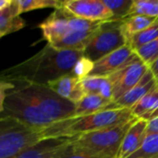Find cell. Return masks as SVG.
<instances>
[{
    "label": "cell",
    "mask_w": 158,
    "mask_h": 158,
    "mask_svg": "<svg viewBox=\"0 0 158 158\" xmlns=\"http://www.w3.org/2000/svg\"><path fill=\"white\" fill-rule=\"evenodd\" d=\"M75 104L62 98L47 85L2 78L0 117H10L29 126L47 128L74 116Z\"/></svg>",
    "instance_id": "6da1fadb"
},
{
    "label": "cell",
    "mask_w": 158,
    "mask_h": 158,
    "mask_svg": "<svg viewBox=\"0 0 158 158\" xmlns=\"http://www.w3.org/2000/svg\"><path fill=\"white\" fill-rule=\"evenodd\" d=\"M82 51L57 50L47 44L27 60L2 72V78L21 80L41 85H48L57 79L71 74Z\"/></svg>",
    "instance_id": "7a4b0ae2"
},
{
    "label": "cell",
    "mask_w": 158,
    "mask_h": 158,
    "mask_svg": "<svg viewBox=\"0 0 158 158\" xmlns=\"http://www.w3.org/2000/svg\"><path fill=\"white\" fill-rule=\"evenodd\" d=\"M134 118L130 108L105 110L83 117H71L57 121L44 128V138L75 137L81 134L117 127L128 123Z\"/></svg>",
    "instance_id": "3957f363"
},
{
    "label": "cell",
    "mask_w": 158,
    "mask_h": 158,
    "mask_svg": "<svg viewBox=\"0 0 158 158\" xmlns=\"http://www.w3.org/2000/svg\"><path fill=\"white\" fill-rule=\"evenodd\" d=\"M135 119L117 127L75 136L71 145L77 151L94 157L118 158L123 140Z\"/></svg>",
    "instance_id": "277c9868"
},
{
    "label": "cell",
    "mask_w": 158,
    "mask_h": 158,
    "mask_svg": "<svg viewBox=\"0 0 158 158\" xmlns=\"http://www.w3.org/2000/svg\"><path fill=\"white\" fill-rule=\"evenodd\" d=\"M43 131L10 117H0V158H14L44 140Z\"/></svg>",
    "instance_id": "5b68a950"
},
{
    "label": "cell",
    "mask_w": 158,
    "mask_h": 158,
    "mask_svg": "<svg viewBox=\"0 0 158 158\" xmlns=\"http://www.w3.org/2000/svg\"><path fill=\"white\" fill-rule=\"evenodd\" d=\"M126 44L128 40L122 30V20H106L96 31L83 54L95 62Z\"/></svg>",
    "instance_id": "8992f818"
},
{
    "label": "cell",
    "mask_w": 158,
    "mask_h": 158,
    "mask_svg": "<svg viewBox=\"0 0 158 158\" xmlns=\"http://www.w3.org/2000/svg\"><path fill=\"white\" fill-rule=\"evenodd\" d=\"M148 69L149 66L145 64L137 55L125 66L110 75L108 79L113 88L114 102L135 86Z\"/></svg>",
    "instance_id": "52a82bcc"
},
{
    "label": "cell",
    "mask_w": 158,
    "mask_h": 158,
    "mask_svg": "<svg viewBox=\"0 0 158 158\" xmlns=\"http://www.w3.org/2000/svg\"><path fill=\"white\" fill-rule=\"evenodd\" d=\"M62 7L73 17L87 20L106 21L113 18L104 0H65Z\"/></svg>",
    "instance_id": "ba28073f"
},
{
    "label": "cell",
    "mask_w": 158,
    "mask_h": 158,
    "mask_svg": "<svg viewBox=\"0 0 158 158\" xmlns=\"http://www.w3.org/2000/svg\"><path fill=\"white\" fill-rule=\"evenodd\" d=\"M74 137L46 138L27 148L14 158H60Z\"/></svg>",
    "instance_id": "9c48e42d"
},
{
    "label": "cell",
    "mask_w": 158,
    "mask_h": 158,
    "mask_svg": "<svg viewBox=\"0 0 158 158\" xmlns=\"http://www.w3.org/2000/svg\"><path fill=\"white\" fill-rule=\"evenodd\" d=\"M136 56L137 54L134 49L128 44L95 61L94 69L90 75L98 77H109L118 71L120 68L125 66Z\"/></svg>",
    "instance_id": "30bf717a"
},
{
    "label": "cell",
    "mask_w": 158,
    "mask_h": 158,
    "mask_svg": "<svg viewBox=\"0 0 158 158\" xmlns=\"http://www.w3.org/2000/svg\"><path fill=\"white\" fill-rule=\"evenodd\" d=\"M69 17L70 14L61 6L59 8L55 9L50 17L39 25L47 44L56 42L71 31L69 27Z\"/></svg>",
    "instance_id": "8fae6325"
},
{
    "label": "cell",
    "mask_w": 158,
    "mask_h": 158,
    "mask_svg": "<svg viewBox=\"0 0 158 158\" xmlns=\"http://www.w3.org/2000/svg\"><path fill=\"white\" fill-rule=\"evenodd\" d=\"M47 86L62 98L74 104L80 102L86 95L81 84V80L71 74L63 76L50 82Z\"/></svg>",
    "instance_id": "7c38bea8"
},
{
    "label": "cell",
    "mask_w": 158,
    "mask_h": 158,
    "mask_svg": "<svg viewBox=\"0 0 158 158\" xmlns=\"http://www.w3.org/2000/svg\"><path fill=\"white\" fill-rule=\"evenodd\" d=\"M148 121L136 118L130 127L121 144L118 158H127L136 152L147 135Z\"/></svg>",
    "instance_id": "4fadbf2b"
},
{
    "label": "cell",
    "mask_w": 158,
    "mask_h": 158,
    "mask_svg": "<svg viewBox=\"0 0 158 158\" xmlns=\"http://www.w3.org/2000/svg\"><path fill=\"white\" fill-rule=\"evenodd\" d=\"M121 108L119 106L100 94H86L80 102L75 104V111L73 117H83L95 114L105 110Z\"/></svg>",
    "instance_id": "5bb4252c"
},
{
    "label": "cell",
    "mask_w": 158,
    "mask_h": 158,
    "mask_svg": "<svg viewBox=\"0 0 158 158\" xmlns=\"http://www.w3.org/2000/svg\"><path fill=\"white\" fill-rule=\"evenodd\" d=\"M157 80L154 76L150 68L147 72L143 76V78L139 81V82L133 86L129 92H127L124 95H122L119 99L116 101V103L121 108H131L141 98H143L156 83Z\"/></svg>",
    "instance_id": "9a60e30c"
},
{
    "label": "cell",
    "mask_w": 158,
    "mask_h": 158,
    "mask_svg": "<svg viewBox=\"0 0 158 158\" xmlns=\"http://www.w3.org/2000/svg\"><path fill=\"white\" fill-rule=\"evenodd\" d=\"M131 110L135 118L146 121L158 118V82Z\"/></svg>",
    "instance_id": "2e32d148"
},
{
    "label": "cell",
    "mask_w": 158,
    "mask_h": 158,
    "mask_svg": "<svg viewBox=\"0 0 158 158\" xmlns=\"http://www.w3.org/2000/svg\"><path fill=\"white\" fill-rule=\"evenodd\" d=\"M20 14L18 0H12L6 8L0 10V37L25 27V20L19 16Z\"/></svg>",
    "instance_id": "e0dca14e"
},
{
    "label": "cell",
    "mask_w": 158,
    "mask_h": 158,
    "mask_svg": "<svg viewBox=\"0 0 158 158\" xmlns=\"http://www.w3.org/2000/svg\"><path fill=\"white\" fill-rule=\"evenodd\" d=\"M158 18H152L147 16H131L122 20V30L129 42L130 38L154 24Z\"/></svg>",
    "instance_id": "ac0fdd59"
},
{
    "label": "cell",
    "mask_w": 158,
    "mask_h": 158,
    "mask_svg": "<svg viewBox=\"0 0 158 158\" xmlns=\"http://www.w3.org/2000/svg\"><path fill=\"white\" fill-rule=\"evenodd\" d=\"M127 158H158V134L146 135L140 148Z\"/></svg>",
    "instance_id": "d6986e66"
},
{
    "label": "cell",
    "mask_w": 158,
    "mask_h": 158,
    "mask_svg": "<svg viewBox=\"0 0 158 158\" xmlns=\"http://www.w3.org/2000/svg\"><path fill=\"white\" fill-rule=\"evenodd\" d=\"M138 15L158 18V0H134L129 17Z\"/></svg>",
    "instance_id": "ffe728a7"
},
{
    "label": "cell",
    "mask_w": 158,
    "mask_h": 158,
    "mask_svg": "<svg viewBox=\"0 0 158 158\" xmlns=\"http://www.w3.org/2000/svg\"><path fill=\"white\" fill-rule=\"evenodd\" d=\"M156 38H158V19L154 24H152L147 29L143 30V31H141L139 33L132 35L130 38L128 44L135 51L139 47L156 40Z\"/></svg>",
    "instance_id": "44dd1931"
},
{
    "label": "cell",
    "mask_w": 158,
    "mask_h": 158,
    "mask_svg": "<svg viewBox=\"0 0 158 158\" xmlns=\"http://www.w3.org/2000/svg\"><path fill=\"white\" fill-rule=\"evenodd\" d=\"M134 0H104L108 9L111 11L112 20H123L129 17Z\"/></svg>",
    "instance_id": "7402d4cb"
},
{
    "label": "cell",
    "mask_w": 158,
    "mask_h": 158,
    "mask_svg": "<svg viewBox=\"0 0 158 158\" xmlns=\"http://www.w3.org/2000/svg\"><path fill=\"white\" fill-rule=\"evenodd\" d=\"M20 13L35 10V9H42V8H48L53 7L55 9L59 8L62 6V1L58 0H18Z\"/></svg>",
    "instance_id": "603a6c76"
},
{
    "label": "cell",
    "mask_w": 158,
    "mask_h": 158,
    "mask_svg": "<svg viewBox=\"0 0 158 158\" xmlns=\"http://www.w3.org/2000/svg\"><path fill=\"white\" fill-rule=\"evenodd\" d=\"M138 56L149 67L158 58V38L135 50Z\"/></svg>",
    "instance_id": "cb8c5ba5"
},
{
    "label": "cell",
    "mask_w": 158,
    "mask_h": 158,
    "mask_svg": "<svg viewBox=\"0 0 158 158\" xmlns=\"http://www.w3.org/2000/svg\"><path fill=\"white\" fill-rule=\"evenodd\" d=\"M94 61H92L91 59H89L83 56L76 63L71 75L75 76L76 78H78L80 80H82L91 74V72L94 69Z\"/></svg>",
    "instance_id": "d4e9b609"
},
{
    "label": "cell",
    "mask_w": 158,
    "mask_h": 158,
    "mask_svg": "<svg viewBox=\"0 0 158 158\" xmlns=\"http://www.w3.org/2000/svg\"><path fill=\"white\" fill-rule=\"evenodd\" d=\"M60 158H98L92 156L90 155H87L85 153L77 151L76 149L73 148V146L70 144V146L65 151V153L60 156Z\"/></svg>",
    "instance_id": "484cf974"
},
{
    "label": "cell",
    "mask_w": 158,
    "mask_h": 158,
    "mask_svg": "<svg viewBox=\"0 0 158 158\" xmlns=\"http://www.w3.org/2000/svg\"><path fill=\"white\" fill-rule=\"evenodd\" d=\"M150 134H158V118L148 121L147 135Z\"/></svg>",
    "instance_id": "4316f807"
},
{
    "label": "cell",
    "mask_w": 158,
    "mask_h": 158,
    "mask_svg": "<svg viewBox=\"0 0 158 158\" xmlns=\"http://www.w3.org/2000/svg\"><path fill=\"white\" fill-rule=\"evenodd\" d=\"M150 68V69H151V71L153 72V74H154V76L156 77V79L158 81V58L149 67Z\"/></svg>",
    "instance_id": "83f0119b"
},
{
    "label": "cell",
    "mask_w": 158,
    "mask_h": 158,
    "mask_svg": "<svg viewBox=\"0 0 158 158\" xmlns=\"http://www.w3.org/2000/svg\"><path fill=\"white\" fill-rule=\"evenodd\" d=\"M11 2L12 0H0V10L6 8L11 4Z\"/></svg>",
    "instance_id": "f1b7e54d"
}]
</instances>
